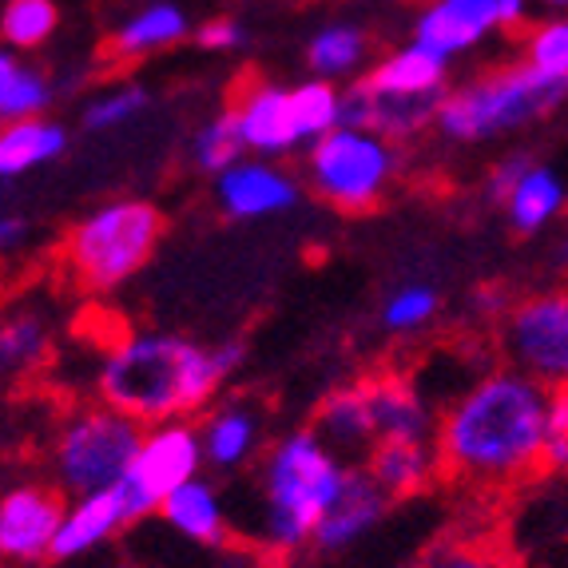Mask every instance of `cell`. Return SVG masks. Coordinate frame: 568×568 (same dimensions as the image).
<instances>
[{"instance_id":"cell-1","label":"cell","mask_w":568,"mask_h":568,"mask_svg":"<svg viewBox=\"0 0 568 568\" xmlns=\"http://www.w3.org/2000/svg\"><path fill=\"white\" fill-rule=\"evenodd\" d=\"M552 389L517 366L485 369L442 409L437 454L457 481L501 489L545 465Z\"/></svg>"},{"instance_id":"cell-2","label":"cell","mask_w":568,"mask_h":568,"mask_svg":"<svg viewBox=\"0 0 568 568\" xmlns=\"http://www.w3.org/2000/svg\"><path fill=\"white\" fill-rule=\"evenodd\" d=\"M243 358V342L203 346L187 334L132 331L120 334L95 362V398L143 426L207 414Z\"/></svg>"},{"instance_id":"cell-3","label":"cell","mask_w":568,"mask_h":568,"mask_svg":"<svg viewBox=\"0 0 568 568\" xmlns=\"http://www.w3.org/2000/svg\"><path fill=\"white\" fill-rule=\"evenodd\" d=\"M346 469L351 465L326 446L314 426L291 429L275 446H266L258 465V545L275 557L314 545L326 509L342 493Z\"/></svg>"},{"instance_id":"cell-4","label":"cell","mask_w":568,"mask_h":568,"mask_svg":"<svg viewBox=\"0 0 568 568\" xmlns=\"http://www.w3.org/2000/svg\"><path fill=\"white\" fill-rule=\"evenodd\" d=\"M565 100L568 80L545 77L529 60H509L449 88L437 104L434 128L449 143H493L549 120Z\"/></svg>"},{"instance_id":"cell-5","label":"cell","mask_w":568,"mask_h":568,"mask_svg":"<svg viewBox=\"0 0 568 568\" xmlns=\"http://www.w3.org/2000/svg\"><path fill=\"white\" fill-rule=\"evenodd\" d=\"M163 239V211L152 200H108L80 215L60 243V266L88 294L120 291L152 263Z\"/></svg>"},{"instance_id":"cell-6","label":"cell","mask_w":568,"mask_h":568,"mask_svg":"<svg viewBox=\"0 0 568 568\" xmlns=\"http://www.w3.org/2000/svg\"><path fill=\"white\" fill-rule=\"evenodd\" d=\"M143 434L148 426L135 422L132 414H123L108 402H84V406L68 409L52 429L48 474L68 497L115 489L132 469Z\"/></svg>"},{"instance_id":"cell-7","label":"cell","mask_w":568,"mask_h":568,"mask_svg":"<svg viewBox=\"0 0 568 568\" xmlns=\"http://www.w3.org/2000/svg\"><path fill=\"white\" fill-rule=\"evenodd\" d=\"M398 148L369 128H334L323 140L306 143V183L314 200L346 215H366L389 195L398 180Z\"/></svg>"},{"instance_id":"cell-8","label":"cell","mask_w":568,"mask_h":568,"mask_svg":"<svg viewBox=\"0 0 568 568\" xmlns=\"http://www.w3.org/2000/svg\"><path fill=\"white\" fill-rule=\"evenodd\" d=\"M203 465H207V454H203L200 422L175 417V422L148 426L132 469L115 485V497H120L128 521L135 525L143 517L160 513V505L168 501V493L187 485L191 477H203Z\"/></svg>"},{"instance_id":"cell-9","label":"cell","mask_w":568,"mask_h":568,"mask_svg":"<svg viewBox=\"0 0 568 568\" xmlns=\"http://www.w3.org/2000/svg\"><path fill=\"white\" fill-rule=\"evenodd\" d=\"M501 351L549 389L568 386V286L517 298L501 318Z\"/></svg>"},{"instance_id":"cell-10","label":"cell","mask_w":568,"mask_h":568,"mask_svg":"<svg viewBox=\"0 0 568 568\" xmlns=\"http://www.w3.org/2000/svg\"><path fill=\"white\" fill-rule=\"evenodd\" d=\"M529 4L532 0H429L414 20V40L457 60L493 32L529 29Z\"/></svg>"},{"instance_id":"cell-11","label":"cell","mask_w":568,"mask_h":568,"mask_svg":"<svg viewBox=\"0 0 568 568\" xmlns=\"http://www.w3.org/2000/svg\"><path fill=\"white\" fill-rule=\"evenodd\" d=\"M68 497L57 481H17L0 497V557L9 565H44L64 525Z\"/></svg>"},{"instance_id":"cell-12","label":"cell","mask_w":568,"mask_h":568,"mask_svg":"<svg viewBox=\"0 0 568 568\" xmlns=\"http://www.w3.org/2000/svg\"><path fill=\"white\" fill-rule=\"evenodd\" d=\"M303 200V187L283 163L271 160H239L223 175H215V203L227 219L251 223V219L286 215Z\"/></svg>"},{"instance_id":"cell-13","label":"cell","mask_w":568,"mask_h":568,"mask_svg":"<svg viewBox=\"0 0 568 568\" xmlns=\"http://www.w3.org/2000/svg\"><path fill=\"white\" fill-rule=\"evenodd\" d=\"M235 115L243 128L246 152L275 160V155H291L294 148H303V132L294 120V100L291 88L271 84V80H246L235 95Z\"/></svg>"},{"instance_id":"cell-14","label":"cell","mask_w":568,"mask_h":568,"mask_svg":"<svg viewBox=\"0 0 568 568\" xmlns=\"http://www.w3.org/2000/svg\"><path fill=\"white\" fill-rule=\"evenodd\" d=\"M362 80H366V84L374 88L378 95H386V100L442 104V100H446V92H449V88H446L449 84V60L437 57L434 48L409 40V44L386 52L378 64H369Z\"/></svg>"},{"instance_id":"cell-15","label":"cell","mask_w":568,"mask_h":568,"mask_svg":"<svg viewBox=\"0 0 568 568\" xmlns=\"http://www.w3.org/2000/svg\"><path fill=\"white\" fill-rule=\"evenodd\" d=\"M200 434H203V454L207 465L219 474H239L255 462L258 449H263V409L246 398L215 402L207 414L200 417Z\"/></svg>"},{"instance_id":"cell-16","label":"cell","mask_w":568,"mask_h":568,"mask_svg":"<svg viewBox=\"0 0 568 568\" xmlns=\"http://www.w3.org/2000/svg\"><path fill=\"white\" fill-rule=\"evenodd\" d=\"M386 505H389V497L382 493V485L369 477L366 465H351V469H346V481H342V493L334 497L323 525L314 532V549L342 552V549H351V545H358V540L386 517Z\"/></svg>"},{"instance_id":"cell-17","label":"cell","mask_w":568,"mask_h":568,"mask_svg":"<svg viewBox=\"0 0 568 568\" xmlns=\"http://www.w3.org/2000/svg\"><path fill=\"white\" fill-rule=\"evenodd\" d=\"M187 37H191V20L175 0H148V4L128 12L108 32L104 48L115 64H135V60H148L155 52H168V48L183 44Z\"/></svg>"},{"instance_id":"cell-18","label":"cell","mask_w":568,"mask_h":568,"mask_svg":"<svg viewBox=\"0 0 568 568\" xmlns=\"http://www.w3.org/2000/svg\"><path fill=\"white\" fill-rule=\"evenodd\" d=\"M314 429L326 446L351 462V457H369V449L378 446V422H374V406H369V386L354 382L334 394H326L314 409Z\"/></svg>"},{"instance_id":"cell-19","label":"cell","mask_w":568,"mask_h":568,"mask_svg":"<svg viewBox=\"0 0 568 568\" xmlns=\"http://www.w3.org/2000/svg\"><path fill=\"white\" fill-rule=\"evenodd\" d=\"M128 513H123L115 489L88 493V497H72L60 525V537L52 545V560H80L88 552L104 549L108 540H115L128 529Z\"/></svg>"},{"instance_id":"cell-20","label":"cell","mask_w":568,"mask_h":568,"mask_svg":"<svg viewBox=\"0 0 568 568\" xmlns=\"http://www.w3.org/2000/svg\"><path fill=\"white\" fill-rule=\"evenodd\" d=\"M369 406L378 422V442H437L429 398L409 378H369Z\"/></svg>"},{"instance_id":"cell-21","label":"cell","mask_w":568,"mask_h":568,"mask_svg":"<svg viewBox=\"0 0 568 568\" xmlns=\"http://www.w3.org/2000/svg\"><path fill=\"white\" fill-rule=\"evenodd\" d=\"M160 517L180 537H187L191 545H203V549H223L231 540V517L227 505H223V493L207 477H191L187 485L168 493V501L160 505Z\"/></svg>"},{"instance_id":"cell-22","label":"cell","mask_w":568,"mask_h":568,"mask_svg":"<svg viewBox=\"0 0 568 568\" xmlns=\"http://www.w3.org/2000/svg\"><path fill=\"white\" fill-rule=\"evenodd\" d=\"M366 469L389 501H398L434 481V474L442 469V454H437V442H378L369 449Z\"/></svg>"},{"instance_id":"cell-23","label":"cell","mask_w":568,"mask_h":568,"mask_svg":"<svg viewBox=\"0 0 568 568\" xmlns=\"http://www.w3.org/2000/svg\"><path fill=\"white\" fill-rule=\"evenodd\" d=\"M68 152V128L52 115L37 120H17L0 128V175L20 180L29 171H40L57 163Z\"/></svg>"},{"instance_id":"cell-24","label":"cell","mask_w":568,"mask_h":568,"mask_svg":"<svg viewBox=\"0 0 568 568\" xmlns=\"http://www.w3.org/2000/svg\"><path fill=\"white\" fill-rule=\"evenodd\" d=\"M568 203V183L560 180V171L549 163H532L521 175V183L509 191L505 200V219L517 235H537L565 211Z\"/></svg>"},{"instance_id":"cell-25","label":"cell","mask_w":568,"mask_h":568,"mask_svg":"<svg viewBox=\"0 0 568 568\" xmlns=\"http://www.w3.org/2000/svg\"><path fill=\"white\" fill-rule=\"evenodd\" d=\"M306 64L323 80H362L369 64V32L354 20H331L306 44Z\"/></svg>"},{"instance_id":"cell-26","label":"cell","mask_w":568,"mask_h":568,"mask_svg":"<svg viewBox=\"0 0 568 568\" xmlns=\"http://www.w3.org/2000/svg\"><path fill=\"white\" fill-rule=\"evenodd\" d=\"M52 100H57L52 80L37 64H29L20 52L4 48V57H0V120H37V115H48Z\"/></svg>"},{"instance_id":"cell-27","label":"cell","mask_w":568,"mask_h":568,"mask_svg":"<svg viewBox=\"0 0 568 568\" xmlns=\"http://www.w3.org/2000/svg\"><path fill=\"white\" fill-rule=\"evenodd\" d=\"M52 354V326L44 323V314L24 306L12 311L0 326V366L9 378H29L32 369H40Z\"/></svg>"},{"instance_id":"cell-28","label":"cell","mask_w":568,"mask_h":568,"mask_svg":"<svg viewBox=\"0 0 568 568\" xmlns=\"http://www.w3.org/2000/svg\"><path fill=\"white\" fill-rule=\"evenodd\" d=\"M60 29V9L57 0H4L0 9V37L9 52L29 57L37 48H44Z\"/></svg>"},{"instance_id":"cell-29","label":"cell","mask_w":568,"mask_h":568,"mask_svg":"<svg viewBox=\"0 0 568 568\" xmlns=\"http://www.w3.org/2000/svg\"><path fill=\"white\" fill-rule=\"evenodd\" d=\"M246 155L243 128H239L235 108H223L219 115H211L200 132L191 135V163L203 171V175H223L227 168H235Z\"/></svg>"},{"instance_id":"cell-30","label":"cell","mask_w":568,"mask_h":568,"mask_svg":"<svg viewBox=\"0 0 568 568\" xmlns=\"http://www.w3.org/2000/svg\"><path fill=\"white\" fill-rule=\"evenodd\" d=\"M294 100V120H298V132L306 143L323 140L334 128H342V88L334 80L311 77L303 84L291 88Z\"/></svg>"},{"instance_id":"cell-31","label":"cell","mask_w":568,"mask_h":568,"mask_svg":"<svg viewBox=\"0 0 568 568\" xmlns=\"http://www.w3.org/2000/svg\"><path fill=\"white\" fill-rule=\"evenodd\" d=\"M521 60L545 77L568 80V12H552L521 32Z\"/></svg>"},{"instance_id":"cell-32","label":"cell","mask_w":568,"mask_h":568,"mask_svg":"<svg viewBox=\"0 0 568 568\" xmlns=\"http://www.w3.org/2000/svg\"><path fill=\"white\" fill-rule=\"evenodd\" d=\"M437 311H442V298H437L434 286L426 283H409L398 286V291L389 294L386 306H382V326L389 334H417L434 326Z\"/></svg>"},{"instance_id":"cell-33","label":"cell","mask_w":568,"mask_h":568,"mask_svg":"<svg viewBox=\"0 0 568 568\" xmlns=\"http://www.w3.org/2000/svg\"><path fill=\"white\" fill-rule=\"evenodd\" d=\"M143 108H148V92L140 84H115L84 104V128L88 132H115L123 123L140 120Z\"/></svg>"},{"instance_id":"cell-34","label":"cell","mask_w":568,"mask_h":568,"mask_svg":"<svg viewBox=\"0 0 568 568\" xmlns=\"http://www.w3.org/2000/svg\"><path fill=\"white\" fill-rule=\"evenodd\" d=\"M545 469L568 474V386L552 389L549 406V446H545Z\"/></svg>"},{"instance_id":"cell-35","label":"cell","mask_w":568,"mask_h":568,"mask_svg":"<svg viewBox=\"0 0 568 568\" xmlns=\"http://www.w3.org/2000/svg\"><path fill=\"white\" fill-rule=\"evenodd\" d=\"M529 168H532V155H525V152H513V155H505V160L493 163L489 183H485L489 200L493 203H505V200H509V191L517 187V183H521V175Z\"/></svg>"},{"instance_id":"cell-36","label":"cell","mask_w":568,"mask_h":568,"mask_svg":"<svg viewBox=\"0 0 568 568\" xmlns=\"http://www.w3.org/2000/svg\"><path fill=\"white\" fill-rule=\"evenodd\" d=\"M429 568H509L497 552L489 549H477V545H446V549H437Z\"/></svg>"},{"instance_id":"cell-37","label":"cell","mask_w":568,"mask_h":568,"mask_svg":"<svg viewBox=\"0 0 568 568\" xmlns=\"http://www.w3.org/2000/svg\"><path fill=\"white\" fill-rule=\"evenodd\" d=\"M195 40H200V48H207V52H239V48L246 44V29L231 17H215L195 32Z\"/></svg>"},{"instance_id":"cell-38","label":"cell","mask_w":568,"mask_h":568,"mask_svg":"<svg viewBox=\"0 0 568 568\" xmlns=\"http://www.w3.org/2000/svg\"><path fill=\"white\" fill-rule=\"evenodd\" d=\"M29 243V223H24V219L20 215H4L0 219V246H4V251H20V246Z\"/></svg>"},{"instance_id":"cell-39","label":"cell","mask_w":568,"mask_h":568,"mask_svg":"<svg viewBox=\"0 0 568 568\" xmlns=\"http://www.w3.org/2000/svg\"><path fill=\"white\" fill-rule=\"evenodd\" d=\"M477 311L481 314H497V318H505V314H509V303H505V294L497 291V286H481V291H477Z\"/></svg>"},{"instance_id":"cell-40","label":"cell","mask_w":568,"mask_h":568,"mask_svg":"<svg viewBox=\"0 0 568 568\" xmlns=\"http://www.w3.org/2000/svg\"><path fill=\"white\" fill-rule=\"evenodd\" d=\"M545 9H552V12H568V0H540Z\"/></svg>"}]
</instances>
